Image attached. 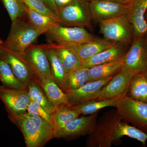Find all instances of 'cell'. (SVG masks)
I'll list each match as a JSON object with an SVG mask.
<instances>
[{"instance_id":"1","label":"cell","mask_w":147,"mask_h":147,"mask_svg":"<svg viewBox=\"0 0 147 147\" xmlns=\"http://www.w3.org/2000/svg\"><path fill=\"white\" fill-rule=\"evenodd\" d=\"M8 116L22 132L27 147H42L54 138L53 125L40 117L32 115L27 112L8 113Z\"/></svg>"},{"instance_id":"2","label":"cell","mask_w":147,"mask_h":147,"mask_svg":"<svg viewBox=\"0 0 147 147\" xmlns=\"http://www.w3.org/2000/svg\"><path fill=\"white\" fill-rule=\"evenodd\" d=\"M26 18V16L11 21L10 32L4 42V47L24 56L28 47L48 30L34 26Z\"/></svg>"},{"instance_id":"3","label":"cell","mask_w":147,"mask_h":147,"mask_svg":"<svg viewBox=\"0 0 147 147\" xmlns=\"http://www.w3.org/2000/svg\"><path fill=\"white\" fill-rule=\"evenodd\" d=\"M122 121L117 110H110L100 117L92 132L88 135L86 146L88 147H110L114 142L116 126Z\"/></svg>"},{"instance_id":"4","label":"cell","mask_w":147,"mask_h":147,"mask_svg":"<svg viewBox=\"0 0 147 147\" xmlns=\"http://www.w3.org/2000/svg\"><path fill=\"white\" fill-rule=\"evenodd\" d=\"M45 34L48 43L66 46L80 45L96 37L84 27L65 26L59 23L48 29Z\"/></svg>"},{"instance_id":"5","label":"cell","mask_w":147,"mask_h":147,"mask_svg":"<svg viewBox=\"0 0 147 147\" xmlns=\"http://www.w3.org/2000/svg\"><path fill=\"white\" fill-rule=\"evenodd\" d=\"M115 108L122 121L130 123L147 134V103L125 96L117 100Z\"/></svg>"},{"instance_id":"6","label":"cell","mask_w":147,"mask_h":147,"mask_svg":"<svg viewBox=\"0 0 147 147\" xmlns=\"http://www.w3.org/2000/svg\"><path fill=\"white\" fill-rule=\"evenodd\" d=\"M103 38L112 42L132 43L134 39L133 28L125 15L98 22Z\"/></svg>"},{"instance_id":"7","label":"cell","mask_w":147,"mask_h":147,"mask_svg":"<svg viewBox=\"0 0 147 147\" xmlns=\"http://www.w3.org/2000/svg\"><path fill=\"white\" fill-rule=\"evenodd\" d=\"M60 24L68 27H90L92 20L90 2L72 0L59 10Z\"/></svg>"},{"instance_id":"8","label":"cell","mask_w":147,"mask_h":147,"mask_svg":"<svg viewBox=\"0 0 147 147\" xmlns=\"http://www.w3.org/2000/svg\"><path fill=\"white\" fill-rule=\"evenodd\" d=\"M123 68L133 75L147 69V39L146 36L133 40L123 58Z\"/></svg>"},{"instance_id":"9","label":"cell","mask_w":147,"mask_h":147,"mask_svg":"<svg viewBox=\"0 0 147 147\" xmlns=\"http://www.w3.org/2000/svg\"><path fill=\"white\" fill-rule=\"evenodd\" d=\"M132 73L123 67L113 78L101 88L94 100L119 98L126 96L132 77Z\"/></svg>"},{"instance_id":"10","label":"cell","mask_w":147,"mask_h":147,"mask_svg":"<svg viewBox=\"0 0 147 147\" xmlns=\"http://www.w3.org/2000/svg\"><path fill=\"white\" fill-rule=\"evenodd\" d=\"M25 57L38 80L52 78L50 62L45 52V44H32L26 50Z\"/></svg>"},{"instance_id":"11","label":"cell","mask_w":147,"mask_h":147,"mask_svg":"<svg viewBox=\"0 0 147 147\" xmlns=\"http://www.w3.org/2000/svg\"><path fill=\"white\" fill-rule=\"evenodd\" d=\"M98 112L88 116L78 117L65 127L56 131L54 138L72 139L89 135L93 131L96 125Z\"/></svg>"},{"instance_id":"12","label":"cell","mask_w":147,"mask_h":147,"mask_svg":"<svg viewBox=\"0 0 147 147\" xmlns=\"http://www.w3.org/2000/svg\"><path fill=\"white\" fill-rule=\"evenodd\" d=\"M0 99L7 113L20 114L27 112L30 98L28 90L9 88L0 85Z\"/></svg>"},{"instance_id":"13","label":"cell","mask_w":147,"mask_h":147,"mask_svg":"<svg viewBox=\"0 0 147 147\" xmlns=\"http://www.w3.org/2000/svg\"><path fill=\"white\" fill-rule=\"evenodd\" d=\"M92 20L99 22L127 14L128 5L111 0H92L90 2Z\"/></svg>"},{"instance_id":"14","label":"cell","mask_w":147,"mask_h":147,"mask_svg":"<svg viewBox=\"0 0 147 147\" xmlns=\"http://www.w3.org/2000/svg\"><path fill=\"white\" fill-rule=\"evenodd\" d=\"M114 75L100 80L87 82L78 88L66 92L71 107L94 100L97 93Z\"/></svg>"},{"instance_id":"15","label":"cell","mask_w":147,"mask_h":147,"mask_svg":"<svg viewBox=\"0 0 147 147\" xmlns=\"http://www.w3.org/2000/svg\"><path fill=\"white\" fill-rule=\"evenodd\" d=\"M0 56L8 63L17 79L28 85L30 80L36 78L25 56L3 47Z\"/></svg>"},{"instance_id":"16","label":"cell","mask_w":147,"mask_h":147,"mask_svg":"<svg viewBox=\"0 0 147 147\" xmlns=\"http://www.w3.org/2000/svg\"><path fill=\"white\" fill-rule=\"evenodd\" d=\"M128 6L126 15L133 28L135 40L146 36L147 33V24L145 19L147 0H131Z\"/></svg>"},{"instance_id":"17","label":"cell","mask_w":147,"mask_h":147,"mask_svg":"<svg viewBox=\"0 0 147 147\" xmlns=\"http://www.w3.org/2000/svg\"><path fill=\"white\" fill-rule=\"evenodd\" d=\"M131 43L127 42H114L110 47L82 63L81 66L90 68L94 66L122 59L126 54Z\"/></svg>"},{"instance_id":"18","label":"cell","mask_w":147,"mask_h":147,"mask_svg":"<svg viewBox=\"0 0 147 147\" xmlns=\"http://www.w3.org/2000/svg\"><path fill=\"white\" fill-rule=\"evenodd\" d=\"M114 42L107 40L104 38L96 36L94 39L83 44L68 46L78 56L81 64L110 47Z\"/></svg>"},{"instance_id":"19","label":"cell","mask_w":147,"mask_h":147,"mask_svg":"<svg viewBox=\"0 0 147 147\" xmlns=\"http://www.w3.org/2000/svg\"><path fill=\"white\" fill-rule=\"evenodd\" d=\"M38 81L49 100L55 107L56 110L71 107L67 95L52 78L50 77Z\"/></svg>"},{"instance_id":"20","label":"cell","mask_w":147,"mask_h":147,"mask_svg":"<svg viewBox=\"0 0 147 147\" xmlns=\"http://www.w3.org/2000/svg\"><path fill=\"white\" fill-rule=\"evenodd\" d=\"M45 48L50 62L52 79L65 92L67 74L63 65L55 50L50 47L47 43L45 44Z\"/></svg>"},{"instance_id":"21","label":"cell","mask_w":147,"mask_h":147,"mask_svg":"<svg viewBox=\"0 0 147 147\" xmlns=\"http://www.w3.org/2000/svg\"><path fill=\"white\" fill-rule=\"evenodd\" d=\"M123 58L118 60L94 66L89 68L88 82L100 80L114 75L123 67Z\"/></svg>"},{"instance_id":"22","label":"cell","mask_w":147,"mask_h":147,"mask_svg":"<svg viewBox=\"0 0 147 147\" xmlns=\"http://www.w3.org/2000/svg\"><path fill=\"white\" fill-rule=\"evenodd\" d=\"M47 44L58 55L67 75L74 69L81 66V61L78 56L69 46L56 43Z\"/></svg>"},{"instance_id":"23","label":"cell","mask_w":147,"mask_h":147,"mask_svg":"<svg viewBox=\"0 0 147 147\" xmlns=\"http://www.w3.org/2000/svg\"><path fill=\"white\" fill-rule=\"evenodd\" d=\"M126 96L147 103V76L145 73L136 74L132 77Z\"/></svg>"},{"instance_id":"24","label":"cell","mask_w":147,"mask_h":147,"mask_svg":"<svg viewBox=\"0 0 147 147\" xmlns=\"http://www.w3.org/2000/svg\"><path fill=\"white\" fill-rule=\"evenodd\" d=\"M30 99L36 101L50 115L54 114L56 109L49 100L37 79L33 78L27 85Z\"/></svg>"},{"instance_id":"25","label":"cell","mask_w":147,"mask_h":147,"mask_svg":"<svg viewBox=\"0 0 147 147\" xmlns=\"http://www.w3.org/2000/svg\"><path fill=\"white\" fill-rule=\"evenodd\" d=\"M0 80L3 86L9 88L28 90L26 85L19 81L14 75L8 63L0 56Z\"/></svg>"},{"instance_id":"26","label":"cell","mask_w":147,"mask_h":147,"mask_svg":"<svg viewBox=\"0 0 147 147\" xmlns=\"http://www.w3.org/2000/svg\"><path fill=\"white\" fill-rule=\"evenodd\" d=\"M119 98L105 99L102 100H92L82 104L71 106L69 109L79 111L81 115H92L104 108L108 107H116Z\"/></svg>"},{"instance_id":"27","label":"cell","mask_w":147,"mask_h":147,"mask_svg":"<svg viewBox=\"0 0 147 147\" xmlns=\"http://www.w3.org/2000/svg\"><path fill=\"white\" fill-rule=\"evenodd\" d=\"M122 121L119 122L116 126L114 134V142L123 136H127L136 139L141 142L144 146H146L147 134L135 126H130Z\"/></svg>"},{"instance_id":"28","label":"cell","mask_w":147,"mask_h":147,"mask_svg":"<svg viewBox=\"0 0 147 147\" xmlns=\"http://www.w3.org/2000/svg\"><path fill=\"white\" fill-rule=\"evenodd\" d=\"M81 115L79 111L69 108H61L56 110L52 116V124L54 127L55 133L59 129L67 125L71 121Z\"/></svg>"},{"instance_id":"29","label":"cell","mask_w":147,"mask_h":147,"mask_svg":"<svg viewBox=\"0 0 147 147\" xmlns=\"http://www.w3.org/2000/svg\"><path fill=\"white\" fill-rule=\"evenodd\" d=\"M89 68L80 66L67 75L65 83V93L76 89L87 83L88 79Z\"/></svg>"},{"instance_id":"30","label":"cell","mask_w":147,"mask_h":147,"mask_svg":"<svg viewBox=\"0 0 147 147\" xmlns=\"http://www.w3.org/2000/svg\"><path fill=\"white\" fill-rule=\"evenodd\" d=\"M25 11L28 21L36 28L48 30L59 23L55 19L39 13L26 5Z\"/></svg>"},{"instance_id":"31","label":"cell","mask_w":147,"mask_h":147,"mask_svg":"<svg viewBox=\"0 0 147 147\" xmlns=\"http://www.w3.org/2000/svg\"><path fill=\"white\" fill-rule=\"evenodd\" d=\"M8 12L11 21L26 16V5L22 0H0Z\"/></svg>"},{"instance_id":"32","label":"cell","mask_w":147,"mask_h":147,"mask_svg":"<svg viewBox=\"0 0 147 147\" xmlns=\"http://www.w3.org/2000/svg\"><path fill=\"white\" fill-rule=\"evenodd\" d=\"M27 6L37 12L49 16L60 24L59 17L48 8L41 0H22Z\"/></svg>"},{"instance_id":"33","label":"cell","mask_w":147,"mask_h":147,"mask_svg":"<svg viewBox=\"0 0 147 147\" xmlns=\"http://www.w3.org/2000/svg\"><path fill=\"white\" fill-rule=\"evenodd\" d=\"M27 112L32 115L40 117L52 124L51 115L47 113L39 103L34 100L31 99L27 108Z\"/></svg>"},{"instance_id":"34","label":"cell","mask_w":147,"mask_h":147,"mask_svg":"<svg viewBox=\"0 0 147 147\" xmlns=\"http://www.w3.org/2000/svg\"><path fill=\"white\" fill-rule=\"evenodd\" d=\"M45 5L50 9L56 15L59 16V11L58 10L55 0H41Z\"/></svg>"},{"instance_id":"35","label":"cell","mask_w":147,"mask_h":147,"mask_svg":"<svg viewBox=\"0 0 147 147\" xmlns=\"http://www.w3.org/2000/svg\"><path fill=\"white\" fill-rule=\"evenodd\" d=\"M72 1V0H55V2L59 11L61 9L67 5Z\"/></svg>"},{"instance_id":"36","label":"cell","mask_w":147,"mask_h":147,"mask_svg":"<svg viewBox=\"0 0 147 147\" xmlns=\"http://www.w3.org/2000/svg\"><path fill=\"white\" fill-rule=\"evenodd\" d=\"M111 1L120 3L122 4L128 5L131 2V0H111Z\"/></svg>"},{"instance_id":"37","label":"cell","mask_w":147,"mask_h":147,"mask_svg":"<svg viewBox=\"0 0 147 147\" xmlns=\"http://www.w3.org/2000/svg\"><path fill=\"white\" fill-rule=\"evenodd\" d=\"M4 45V42L0 38V55L1 54Z\"/></svg>"},{"instance_id":"38","label":"cell","mask_w":147,"mask_h":147,"mask_svg":"<svg viewBox=\"0 0 147 147\" xmlns=\"http://www.w3.org/2000/svg\"><path fill=\"white\" fill-rule=\"evenodd\" d=\"M145 20H146V22L147 24V9L146 11V13H145Z\"/></svg>"},{"instance_id":"39","label":"cell","mask_w":147,"mask_h":147,"mask_svg":"<svg viewBox=\"0 0 147 147\" xmlns=\"http://www.w3.org/2000/svg\"><path fill=\"white\" fill-rule=\"evenodd\" d=\"M146 36L147 39V33L146 34ZM145 74H146V76H147V69L146 71V72H145Z\"/></svg>"},{"instance_id":"40","label":"cell","mask_w":147,"mask_h":147,"mask_svg":"<svg viewBox=\"0 0 147 147\" xmlns=\"http://www.w3.org/2000/svg\"><path fill=\"white\" fill-rule=\"evenodd\" d=\"M85 1H88L90 2L91 1H92V0H85Z\"/></svg>"}]
</instances>
